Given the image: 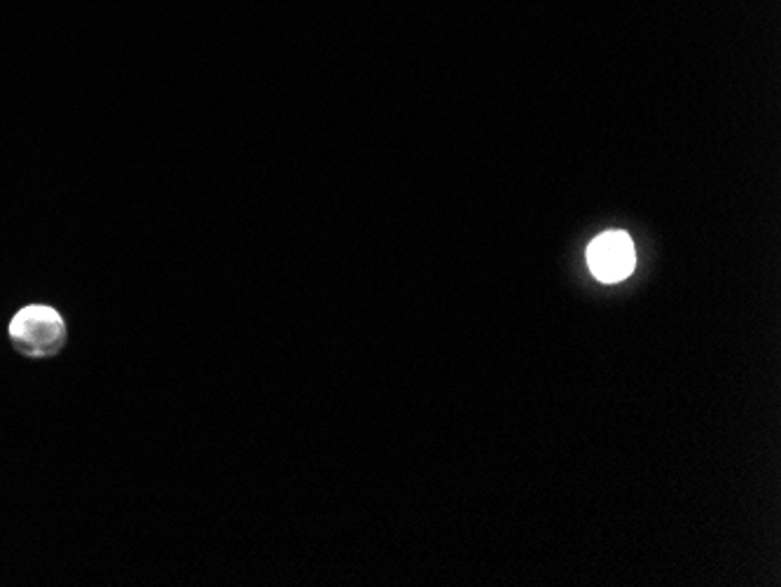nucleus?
Instances as JSON below:
<instances>
[{
    "instance_id": "obj_2",
    "label": "nucleus",
    "mask_w": 781,
    "mask_h": 587,
    "mask_svg": "<svg viewBox=\"0 0 781 587\" xmlns=\"http://www.w3.org/2000/svg\"><path fill=\"white\" fill-rule=\"evenodd\" d=\"M587 265L593 275L604 284H618L631 275L637 265L635 241L620 229L599 235L587 246Z\"/></svg>"
},
{
    "instance_id": "obj_1",
    "label": "nucleus",
    "mask_w": 781,
    "mask_h": 587,
    "mask_svg": "<svg viewBox=\"0 0 781 587\" xmlns=\"http://www.w3.org/2000/svg\"><path fill=\"white\" fill-rule=\"evenodd\" d=\"M12 349L29 361H50L66 349L69 326L63 313L45 302H31L14 311L8 323Z\"/></svg>"
}]
</instances>
